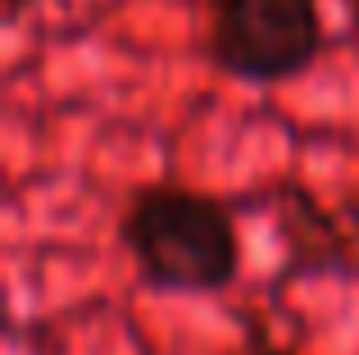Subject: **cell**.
<instances>
[{"mask_svg":"<svg viewBox=\"0 0 359 355\" xmlns=\"http://www.w3.org/2000/svg\"><path fill=\"white\" fill-rule=\"evenodd\" d=\"M23 5H27V0H5V14H9V18H18V9H23Z\"/></svg>","mask_w":359,"mask_h":355,"instance_id":"277c9868","label":"cell"},{"mask_svg":"<svg viewBox=\"0 0 359 355\" xmlns=\"http://www.w3.org/2000/svg\"><path fill=\"white\" fill-rule=\"evenodd\" d=\"M123 241L141 274L173 292H219L237 278L241 264L232 214L214 196L187 187L137 192L123 214Z\"/></svg>","mask_w":359,"mask_h":355,"instance_id":"6da1fadb","label":"cell"},{"mask_svg":"<svg viewBox=\"0 0 359 355\" xmlns=\"http://www.w3.org/2000/svg\"><path fill=\"white\" fill-rule=\"evenodd\" d=\"M351 18H355V27H359V0H351Z\"/></svg>","mask_w":359,"mask_h":355,"instance_id":"5b68a950","label":"cell"},{"mask_svg":"<svg viewBox=\"0 0 359 355\" xmlns=\"http://www.w3.org/2000/svg\"><path fill=\"white\" fill-rule=\"evenodd\" d=\"M210 55L245 82H282L318 55L323 23L314 0H205Z\"/></svg>","mask_w":359,"mask_h":355,"instance_id":"7a4b0ae2","label":"cell"},{"mask_svg":"<svg viewBox=\"0 0 359 355\" xmlns=\"http://www.w3.org/2000/svg\"><path fill=\"white\" fill-rule=\"evenodd\" d=\"M241 355H287V351H278V347H264V342H259V347H250V351H241Z\"/></svg>","mask_w":359,"mask_h":355,"instance_id":"3957f363","label":"cell"}]
</instances>
